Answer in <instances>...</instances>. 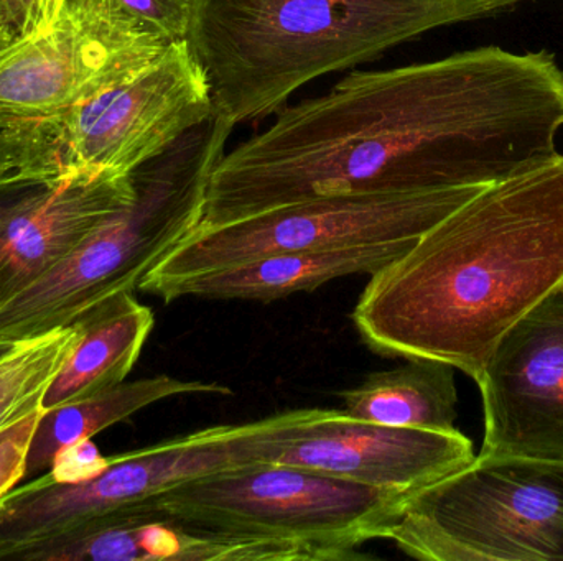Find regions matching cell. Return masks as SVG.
Instances as JSON below:
<instances>
[{
  "mask_svg": "<svg viewBox=\"0 0 563 561\" xmlns=\"http://www.w3.org/2000/svg\"><path fill=\"white\" fill-rule=\"evenodd\" d=\"M42 411L0 431V500L25 480L26 455Z\"/></svg>",
  "mask_w": 563,
  "mask_h": 561,
  "instance_id": "ffe728a7",
  "label": "cell"
},
{
  "mask_svg": "<svg viewBox=\"0 0 563 561\" xmlns=\"http://www.w3.org/2000/svg\"><path fill=\"white\" fill-rule=\"evenodd\" d=\"M413 243L416 240L273 254L217 272L188 277L168 287L161 299L167 303L184 296L277 302L294 293L320 289L324 283L341 277H371L402 256Z\"/></svg>",
  "mask_w": 563,
  "mask_h": 561,
  "instance_id": "9a60e30c",
  "label": "cell"
},
{
  "mask_svg": "<svg viewBox=\"0 0 563 561\" xmlns=\"http://www.w3.org/2000/svg\"><path fill=\"white\" fill-rule=\"evenodd\" d=\"M19 561H338L291 540L201 529L152 503L118 510L20 553Z\"/></svg>",
  "mask_w": 563,
  "mask_h": 561,
  "instance_id": "4fadbf2b",
  "label": "cell"
},
{
  "mask_svg": "<svg viewBox=\"0 0 563 561\" xmlns=\"http://www.w3.org/2000/svg\"><path fill=\"white\" fill-rule=\"evenodd\" d=\"M473 460V444L462 431L390 427L327 411L273 463L412 494Z\"/></svg>",
  "mask_w": 563,
  "mask_h": 561,
  "instance_id": "7c38bea8",
  "label": "cell"
},
{
  "mask_svg": "<svg viewBox=\"0 0 563 561\" xmlns=\"http://www.w3.org/2000/svg\"><path fill=\"white\" fill-rule=\"evenodd\" d=\"M476 382L479 455L563 463V283L499 338Z\"/></svg>",
  "mask_w": 563,
  "mask_h": 561,
  "instance_id": "8fae6325",
  "label": "cell"
},
{
  "mask_svg": "<svg viewBox=\"0 0 563 561\" xmlns=\"http://www.w3.org/2000/svg\"><path fill=\"white\" fill-rule=\"evenodd\" d=\"M142 22L170 40H185L190 30L191 0H118Z\"/></svg>",
  "mask_w": 563,
  "mask_h": 561,
  "instance_id": "44dd1931",
  "label": "cell"
},
{
  "mask_svg": "<svg viewBox=\"0 0 563 561\" xmlns=\"http://www.w3.org/2000/svg\"><path fill=\"white\" fill-rule=\"evenodd\" d=\"M526 0H191L187 40L234 125L277 114L301 86L432 30Z\"/></svg>",
  "mask_w": 563,
  "mask_h": 561,
  "instance_id": "3957f363",
  "label": "cell"
},
{
  "mask_svg": "<svg viewBox=\"0 0 563 561\" xmlns=\"http://www.w3.org/2000/svg\"><path fill=\"white\" fill-rule=\"evenodd\" d=\"M389 540L417 560L563 561V463L478 455L410 494Z\"/></svg>",
  "mask_w": 563,
  "mask_h": 561,
  "instance_id": "8992f818",
  "label": "cell"
},
{
  "mask_svg": "<svg viewBox=\"0 0 563 561\" xmlns=\"http://www.w3.org/2000/svg\"><path fill=\"white\" fill-rule=\"evenodd\" d=\"M174 42L118 0H65L45 32L0 52V121L78 108L151 68Z\"/></svg>",
  "mask_w": 563,
  "mask_h": 561,
  "instance_id": "9c48e42d",
  "label": "cell"
},
{
  "mask_svg": "<svg viewBox=\"0 0 563 561\" xmlns=\"http://www.w3.org/2000/svg\"><path fill=\"white\" fill-rule=\"evenodd\" d=\"M562 131L563 66L549 49L351 71L223 155L198 227L333 194L489 187L558 158Z\"/></svg>",
  "mask_w": 563,
  "mask_h": 561,
  "instance_id": "6da1fadb",
  "label": "cell"
},
{
  "mask_svg": "<svg viewBox=\"0 0 563 561\" xmlns=\"http://www.w3.org/2000/svg\"><path fill=\"white\" fill-rule=\"evenodd\" d=\"M343 412L356 420L420 430L455 431L459 392L455 368L433 359L367 375L340 394Z\"/></svg>",
  "mask_w": 563,
  "mask_h": 561,
  "instance_id": "ac0fdd59",
  "label": "cell"
},
{
  "mask_svg": "<svg viewBox=\"0 0 563 561\" xmlns=\"http://www.w3.org/2000/svg\"><path fill=\"white\" fill-rule=\"evenodd\" d=\"M563 283V152L482 188L371 276L354 306L367 348L478 381L503 335Z\"/></svg>",
  "mask_w": 563,
  "mask_h": 561,
  "instance_id": "7a4b0ae2",
  "label": "cell"
},
{
  "mask_svg": "<svg viewBox=\"0 0 563 561\" xmlns=\"http://www.w3.org/2000/svg\"><path fill=\"white\" fill-rule=\"evenodd\" d=\"M243 461L238 431L231 425H218L108 458L85 480L55 481L45 473L0 500V560H15L82 524L141 506L180 484L233 470Z\"/></svg>",
  "mask_w": 563,
  "mask_h": 561,
  "instance_id": "30bf717a",
  "label": "cell"
},
{
  "mask_svg": "<svg viewBox=\"0 0 563 561\" xmlns=\"http://www.w3.org/2000/svg\"><path fill=\"white\" fill-rule=\"evenodd\" d=\"M16 38H19V36L13 32L12 26H10L9 23L2 19V15H0V52L5 49L7 46L12 45Z\"/></svg>",
  "mask_w": 563,
  "mask_h": 561,
  "instance_id": "d4e9b609",
  "label": "cell"
},
{
  "mask_svg": "<svg viewBox=\"0 0 563 561\" xmlns=\"http://www.w3.org/2000/svg\"><path fill=\"white\" fill-rule=\"evenodd\" d=\"M56 2V9H58V13H59V10H62V7L65 5V0H55Z\"/></svg>",
  "mask_w": 563,
  "mask_h": 561,
  "instance_id": "4316f807",
  "label": "cell"
},
{
  "mask_svg": "<svg viewBox=\"0 0 563 561\" xmlns=\"http://www.w3.org/2000/svg\"><path fill=\"white\" fill-rule=\"evenodd\" d=\"M409 496L307 468L257 463L188 481L148 503L201 529L307 543L341 561L363 559L360 547L389 539Z\"/></svg>",
  "mask_w": 563,
  "mask_h": 561,
  "instance_id": "52a82bcc",
  "label": "cell"
},
{
  "mask_svg": "<svg viewBox=\"0 0 563 561\" xmlns=\"http://www.w3.org/2000/svg\"><path fill=\"white\" fill-rule=\"evenodd\" d=\"M132 197V173L75 175L30 191L0 233V305L68 259Z\"/></svg>",
  "mask_w": 563,
  "mask_h": 561,
  "instance_id": "5bb4252c",
  "label": "cell"
},
{
  "mask_svg": "<svg viewBox=\"0 0 563 561\" xmlns=\"http://www.w3.org/2000/svg\"><path fill=\"white\" fill-rule=\"evenodd\" d=\"M234 127L217 109L132 171V200L52 272L0 305V341H25L65 328L98 303L137 290L200 224L211 175Z\"/></svg>",
  "mask_w": 563,
  "mask_h": 561,
  "instance_id": "277c9868",
  "label": "cell"
},
{
  "mask_svg": "<svg viewBox=\"0 0 563 561\" xmlns=\"http://www.w3.org/2000/svg\"><path fill=\"white\" fill-rule=\"evenodd\" d=\"M102 464L104 458H99L91 440H86L59 451L46 474L55 481H79L95 474Z\"/></svg>",
  "mask_w": 563,
  "mask_h": 561,
  "instance_id": "603a6c76",
  "label": "cell"
},
{
  "mask_svg": "<svg viewBox=\"0 0 563 561\" xmlns=\"http://www.w3.org/2000/svg\"><path fill=\"white\" fill-rule=\"evenodd\" d=\"M75 322L81 326V338L49 384L42 412L122 384L141 358L155 316L134 292H122L86 310Z\"/></svg>",
  "mask_w": 563,
  "mask_h": 561,
  "instance_id": "2e32d148",
  "label": "cell"
},
{
  "mask_svg": "<svg viewBox=\"0 0 563 561\" xmlns=\"http://www.w3.org/2000/svg\"><path fill=\"white\" fill-rule=\"evenodd\" d=\"M485 187L422 193L310 198L218 226L197 227L139 283L161 299L168 287L200 273L273 254L417 240Z\"/></svg>",
  "mask_w": 563,
  "mask_h": 561,
  "instance_id": "ba28073f",
  "label": "cell"
},
{
  "mask_svg": "<svg viewBox=\"0 0 563 561\" xmlns=\"http://www.w3.org/2000/svg\"><path fill=\"white\" fill-rule=\"evenodd\" d=\"M0 15L23 38L52 26L58 9L55 0H0Z\"/></svg>",
  "mask_w": 563,
  "mask_h": 561,
  "instance_id": "7402d4cb",
  "label": "cell"
},
{
  "mask_svg": "<svg viewBox=\"0 0 563 561\" xmlns=\"http://www.w3.org/2000/svg\"><path fill=\"white\" fill-rule=\"evenodd\" d=\"M214 111L190 43L175 40L151 68L78 108L0 121V177L52 183L75 175H131Z\"/></svg>",
  "mask_w": 563,
  "mask_h": 561,
  "instance_id": "5b68a950",
  "label": "cell"
},
{
  "mask_svg": "<svg viewBox=\"0 0 563 561\" xmlns=\"http://www.w3.org/2000/svg\"><path fill=\"white\" fill-rule=\"evenodd\" d=\"M81 338V326L71 323L36 338L19 341L0 356V431L42 411L53 379Z\"/></svg>",
  "mask_w": 563,
  "mask_h": 561,
  "instance_id": "d6986e66",
  "label": "cell"
},
{
  "mask_svg": "<svg viewBox=\"0 0 563 561\" xmlns=\"http://www.w3.org/2000/svg\"><path fill=\"white\" fill-rule=\"evenodd\" d=\"M45 181L29 180V178L15 177V175H2L0 177V233L9 221L10 214L19 206L20 201Z\"/></svg>",
  "mask_w": 563,
  "mask_h": 561,
  "instance_id": "cb8c5ba5",
  "label": "cell"
},
{
  "mask_svg": "<svg viewBox=\"0 0 563 561\" xmlns=\"http://www.w3.org/2000/svg\"><path fill=\"white\" fill-rule=\"evenodd\" d=\"M218 382L181 381L172 375L124 381L82 401L42 412L26 455L25 480L52 470L56 455L71 445L91 440L112 425L129 420L148 405L180 395H231Z\"/></svg>",
  "mask_w": 563,
  "mask_h": 561,
  "instance_id": "e0dca14e",
  "label": "cell"
},
{
  "mask_svg": "<svg viewBox=\"0 0 563 561\" xmlns=\"http://www.w3.org/2000/svg\"><path fill=\"white\" fill-rule=\"evenodd\" d=\"M19 341H0V356L5 355V352H9L10 349L13 348V346L16 345Z\"/></svg>",
  "mask_w": 563,
  "mask_h": 561,
  "instance_id": "484cf974",
  "label": "cell"
}]
</instances>
